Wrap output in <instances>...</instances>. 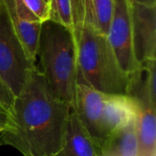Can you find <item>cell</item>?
Wrapping results in <instances>:
<instances>
[{
	"label": "cell",
	"mask_w": 156,
	"mask_h": 156,
	"mask_svg": "<svg viewBox=\"0 0 156 156\" xmlns=\"http://www.w3.org/2000/svg\"><path fill=\"white\" fill-rule=\"evenodd\" d=\"M16 37L6 12H0V77L16 97L35 67Z\"/></svg>",
	"instance_id": "4"
},
{
	"label": "cell",
	"mask_w": 156,
	"mask_h": 156,
	"mask_svg": "<svg viewBox=\"0 0 156 156\" xmlns=\"http://www.w3.org/2000/svg\"><path fill=\"white\" fill-rule=\"evenodd\" d=\"M2 8H3V1H2V0H0V12H1Z\"/></svg>",
	"instance_id": "20"
},
{
	"label": "cell",
	"mask_w": 156,
	"mask_h": 156,
	"mask_svg": "<svg viewBox=\"0 0 156 156\" xmlns=\"http://www.w3.org/2000/svg\"><path fill=\"white\" fill-rule=\"evenodd\" d=\"M76 43L77 82L104 94L127 95L130 75L120 67L107 36L87 24Z\"/></svg>",
	"instance_id": "3"
},
{
	"label": "cell",
	"mask_w": 156,
	"mask_h": 156,
	"mask_svg": "<svg viewBox=\"0 0 156 156\" xmlns=\"http://www.w3.org/2000/svg\"><path fill=\"white\" fill-rule=\"evenodd\" d=\"M114 7V0H93L96 27L101 33L107 36Z\"/></svg>",
	"instance_id": "14"
},
{
	"label": "cell",
	"mask_w": 156,
	"mask_h": 156,
	"mask_svg": "<svg viewBox=\"0 0 156 156\" xmlns=\"http://www.w3.org/2000/svg\"><path fill=\"white\" fill-rule=\"evenodd\" d=\"M3 131H5V128H3V127H1V126H0V133H1Z\"/></svg>",
	"instance_id": "21"
},
{
	"label": "cell",
	"mask_w": 156,
	"mask_h": 156,
	"mask_svg": "<svg viewBox=\"0 0 156 156\" xmlns=\"http://www.w3.org/2000/svg\"><path fill=\"white\" fill-rule=\"evenodd\" d=\"M12 27L27 57L36 61L41 20L25 5L23 0H2Z\"/></svg>",
	"instance_id": "9"
},
{
	"label": "cell",
	"mask_w": 156,
	"mask_h": 156,
	"mask_svg": "<svg viewBox=\"0 0 156 156\" xmlns=\"http://www.w3.org/2000/svg\"><path fill=\"white\" fill-rule=\"evenodd\" d=\"M71 108L49 88L39 69L29 72L9 112L11 124L0 134L2 145L24 156H50L63 145Z\"/></svg>",
	"instance_id": "1"
},
{
	"label": "cell",
	"mask_w": 156,
	"mask_h": 156,
	"mask_svg": "<svg viewBox=\"0 0 156 156\" xmlns=\"http://www.w3.org/2000/svg\"><path fill=\"white\" fill-rule=\"evenodd\" d=\"M44 1H45L47 4H48V5H49V3H50V0H44Z\"/></svg>",
	"instance_id": "22"
},
{
	"label": "cell",
	"mask_w": 156,
	"mask_h": 156,
	"mask_svg": "<svg viewBox=\"0 0 156 156\" xmlns=\"http://www.w3.org/2000/svg\"><path fill=\"white\" fill-rule=\"evenodd\" d=\"M105 94L94 89L77 82L74 103L71 111L94 142L98 150L110 136L106 126Z\"/></svg>",
	"instance_id": "6"
},
{
	"label": "cell",
	"mask_w": 156,
	"mask_h": 156,
	"mask_svg": "<svg viewBox=\"0 0 156 156\" xmlns=\"http://www.w3.org/2000/svg\"><path fill=\"white\" fill-rule=\"evenodd\" d=\"M131 2L139 3L146 5H156V0H130Z\"/></svg>",
	"instance_id": "19"
},
{
	"label": "cell",
	"mask_w": 156,
	"mask_h": 156,
	"mask_svg": "<svg viewBox=\"0 0 156 156\" xmlns=\"http://www.w3.org/2000/svg\"><path fill=\"white\" fill-rule=\"evenodd\" d=\"M127 96L135 107L138 156H156V105L151 101L142 64L130 74Z\"/></svg>",
	"instance_id": "5"
},
{
	"label": "cell",
	"mask_w": 156,
	"mask_h": 156,
	"mask_svg": "<svg viewBox=\"0 0 156 156\" xmlns=\"http://www.w3.org/2000/svg\"><path fill=\"white\" fill-rule=\"evenodd\" d=\"M99 156H138L135 117L107 138L99 151Z\"/></svg>",
	"instance_id": "11"
},
{
	"label": "cell",
	"mask_w": 156,
	"mask_h": 156,
	"mask_svg": "<svg viewBox=\"0 0 156 156\" xmlns=\"http://www.w3.org/2000/svg\"><path fill=\"white\" fill-rule=\"evenodd\" d=\"M15 95L11 91V90L7 87V85L4 82L2 78L0 77V104L9 112L14 101H15Z\"/></svg>",
	"instance_id": "17"
},
{
	"label": "cell",
	"mask_w": 156,
	"mask_h": 156,
	"mask_svg": "<svg viewBox=\"0 0 156 156\" xmlns=\"http://www.w3.org/2000/svg\"><path fill=\"white\" fill-rule=\"evenodd\" d=\"M107 38L122 69L129 75L133 73L140 64L133 51L130 0H114Z\"/></svg>",
	"instance_id": "7"
},
{
	"label": "cell",
	"mask_w": 156,
	"mask_h": 156,
	"mask_svg": "<svg viewBox=\"0 0 156 156\" xmlns=\"http://www.w3.org/2000/svg\"><path fill=\"white\" fill-rule=\"evenodd\" d=\"M49 20L64 26L73 33L74 27L71 0H50Z\"/></svg>",
	"instance_id": "13"
},
{
	"label": "cell",
	"mask_w": 156,
	"mask_h": 156,
	"mask_svg": "<svg viewBox=\"0 0 156 156\" xmlns=\"http://www.w3.org/2000/svg\"><path fill=\"white\" fill-rule=\"evenodd\" d=\"M23 2L41 22L49 20V5L44 0H23Z\"/></svg>",
	"instance_id": "16"
},
{
	"label": "cell",
	"mask_w": 156,
	"mask_h": 156,
	"mask_svg": "<svg viewBox=\"0 0 156 156\" xmlns=\"http://www.w3.org/2000/svg\"><path fill=\"white\" fill-rule=\"evenodd\" d=\"M105 121L110 135L120 126L135 117V107L127 95L105 94Z\"/></svg>",
	"instance_id": "12"
},
{
	"label": "cell",
	"mask_w": 156,
	"mask_h": 156,
	"mask_svg": "<svg viewBox=\"0 0 156 156\" xmlns=\"http://www.w3.org/2000/svg\"><path fill=\"white\" fill-rule=\"evenodd\" d=\"M131 15L136 61L156 59V5L131 2Z\"/></svg>",
	"instance_id": "8"
},
{
	"label": "cell",
	"mask_w": 156,
	"mask_h": 156,
	"mask_svg": "<svg viewBox=\"0 0 156 156\" xmlns=\"http://www.w3.org/2000/svg\"><path fill=\"white\" fill-rule=\"evenodd\" d=\"M37 56L51 90L72 109L77 86V43L72 31L51 20L42 22Z\"/></svg>",
	"instance_id": "2"
},
{
	"label": "cell",
	"mask_w": 156,
	"mask_h": 156,
	"mask_svg": "<svg viewBox=\"0 0 156 156\" xmlns=\"http://www.w3.org/2000/svg\"><path fill=\"white\" fill-rule=\"evenodd\" d=\"M11 124L10 113L0 104V126L6 130Z\"/></svg>",
	"instance_id": "18"
},
{
	"label": "cell",
	"mask_w": 156,
	"mask_h": 156,
	"mask_svg": "<svg viewBox=\"0 0 156 156\" xmlns=\"http://www.w3.org/2000/svg\"><path fill=\"white\" fill-rule=\"evenodd\" d=\"M142 65L146 71V82L151 101L156 105V59L147 60Z\"/></svg>",
	"instance_id": "15"
},
{
	"label": "cell",
	"mask_w": 156,
	"mask_h": 156,
	"mask_svg": "<svg viewBox=\"0 0 156 156\" xmlns=\"http://www.w3.org/2000/svg\"><path fill=\"white\" fill-rule=\"evenodd\" d=\"M50 156H99V150L71 111L62 147Z\"/></svg>",
	"instance_id": "10"
},
{
	"label": "cell",
	"mask_w": 156,
	"mask_h": 156,
	"mask_svg": "<svg viewBox=\"0 0 156 156\" xmlns=\"http://www.w3.org/2000/svg\"><path fill=\"white\" fill-rule=\"evenodd\" d=\"M1 145H2V144H1V142H0V146H1Z\"/></svg>",
	"instance_id": "23"
}]
</instances>
